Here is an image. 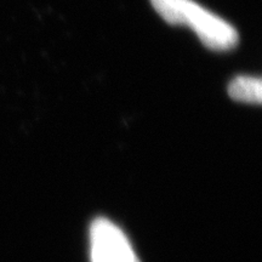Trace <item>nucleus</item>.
<instances>
[{"instance_id": "obj_1", "label": "nucleus", "mask_w": 262, "mask_h": 262, "mask_svg": "<svg viewBox=\"0 0 262 262\" xmlns=\"http://www.w3.org/2000/svg\"><path fill=\"white\" fill-rule=\"evenodd\" d=\"M150 4L169 25L193 29L203 45L210 50L227 51L237 47V29L193 0H150Z\"/></svg>"}, {"instance_id": "obj_2", "label": "nucleus", "mask_w": 262, "mask_h": 262, "mask_svg": "<svg viewBox=\"0 0 262 262\" xmlns=\"http://www.w3.org/2000/svg\"><path fill=\"white\" fill-rule=\"evenodd\" d=\"M91 262H141L125 233L104 217L90 226Z\"/></svg>"}, {"instance_id": "obj_3", "label": "nucleus", "mask_w": 262, "mask_h": 262, "mask_svg": "<svg viewBox=\"0 0 262 262\" xmlns=\"http://www.w3.org/2000/svg\"><path fill=\"white\" fill-rule=\"evenodd\" d=\"M227 91L229 97L237 102L260 104L262 101V81L260 78L241 75L229 83Z\"/></svg>"}]
</instances>
